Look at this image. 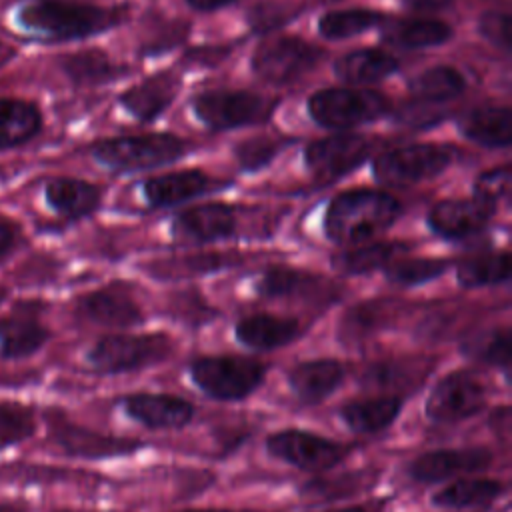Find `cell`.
Here are the masks:
<instances>
[{
    "label": "cell",
    "instance_id": "53",
    "mask_svg": "<svg viewBox=\"0 0 512 512\" xmlns=\"http://www.w3.org/2000/svg\"><path fill=\"white\" fill-rule=\"evenodd\" d=\"M184 512H228V510H184Z\"/></svg>",
    "mask_w": 512,
    "mask_h": 512
},
{
    "label": "cell",
    "instance_id": "32",
    "mask_svg": "<svg viewBox=\"0 0 512 512\" xmlns=\"http://www.w3.org/2000/svg\"><path fill=\"white\" fill-rule=\"evenodd\" d=\"M324 278L292 268H270L258 282L256 290L266 298L312 296L320 290Z\"/></svg>",
    "mask_w": 512,
    "mask_h": 512
},
{
    "label": "cell",
    "instance_id": "36",
    "mask_svg": "<svg viewBox=\"0 0 512 512\" xmlns=\"http://www.w3.org/2000/svg\"><path fill=\"white\" fill-rule=\"evenodd\" d=\"M62 66H64V72L76 84H82V86L108 82L116 78L122 70L100 50H84V52L70 54L64 58Z\"/></svg>",
    "mask_w": 512,
    "mask_h": 512
},
{
    "label": "cell",
    "instance_id": "9",
    "mask_svg": "<svg viewBox=\"0 0 512 512\" xmlns=\"http://www.w3.org/2000/svg\"><path fill=\"white\" fill-rule=\"evenodd\" d=\"M322 58V50L296 38L264 40L252 54V70L272 84H290L308 74Z\"/></svg>",
    "mask_w": 512,
    "mask_h": 512
},
{
    "label": "cell",
    "instance_id": "15",
    "mask_svg": "<svg viewBox=\"0 0 512 512\" xmlns=\"http://www.w3.org/2000/svg\"><path fill=\"white\" fill-rule=\"evenodd\" d=\"M124 410L136 422L156 430L182 428L194 418V406L172 394H132L124 398Z\"/></svg>",
    "mask_w": 512,
    "mask_h": 512
},
{
    "label": "cell",
    "instance_id": "17",
    "mask_svg": "<svg viewBox=\"0 0 512 512\" xmlns=\"http://www.w3.org/2000/svg\"><path fill=\"white\" fill-rule=\"evenodd\" d=\"M236 228L234 210L226 204L208 202L192 206L178 214L174 222V232L198 242H210L232 236Z\"/></svg>",
    "mask_w": 512,
    "mask_h": 512
},
{
    "label": "cell",
    "instance_id": "18",
    "mask_svg": "<svg viewBox=\"0 0 512 512\" xmlns=\"http://www.w3.org/2000/svg\"><path fill=\"white\" fill-rule=\"evenodd\" d=\"M80 312L88 320L110 328H128L142 322L140 306L128 292L118 288H104L84 296L80 300Z\"/></svg>",
    "mask_w": 512,
    "mask_h": 512
},
{
    "label": "cell",
    "instance_id": "39",
    "mask_svg": "<svg viewBox=\"0 0 512 512\" xmlns=\"http://www.w3.org/2000/svg\"><path fill=\"white\" fill-rule=\"evenodd\" d=\"M390 316L386 302H364L350 310L340 326V336L348 340L364 338L384 326V320Z\"/></svg>",
    "mask_w": 512,
    "mask_h": 512
},
{
    "label": "cell",
    "instance_id": "38",
    "mask_svg": "<svg viewBox=\"0 0 512 512\" xmlns=\"http://www.w3.org/2000/svg\"><path fill=\"white\" fill-rule=\"evenodd\" d=\"M464 352L472 358H478L486 364H492L504 372L510 368V332L492 330L482 336H476L464 344Z\"/></svg>",
    "mask_w": 512,
    "mask_h": 512
},
{
    "label": "cell",
    "instance_id": "49",
    "mask_svg": "<svg viewBox=\"0 0 512 512\" xmlns=\"http://www.w3.org/2000/svg\"><path fill=\"white\" fill-rule=\"evenodd\" d=\"M190 8L198 10V12H212V10H218V8H224V6H230L238 0H186Z\"/></svg>",
    "mask_w": 512,
    "mask_h": 512
},
{
    "label": "cell",
    "instance_id": "6",
    "mask_svg": "<svg viewBox=\"0 0 512 512\" xmlns=\"http://www.w3.org/2000/svg\"><path fill=\"white\" fill-rule=\"evenodd\" d=\"M172 354L166 334H114L100 338L88 352L90 364L100 372H128L154 366Z\"/></svg>",
    "mask_w": 512,
    "mask_h": 512
},
{
    "label": "cell",
    "instance_id": "13",
    "mask_svg": "<svg viewBox=\"0 0 512 512\" xmlns=\"http://www.w3.org/2000/svg\"><path fill=\"white\" fill-rule=\"evenodd\" d=\"M496 204L470 198V200H440L428 212V226L442 238L462 240L480 232L492 218Z\"/></svg>",
    "mask_w": 512,
    "mask_h": 512
},
{
    "label": "cell",
    "instance_id": "25",
    "mask_svg": "<svg viewBox=\"0 0 512 512\" xmlns=\"http://www.w3.org/2000/svg\"><path fill=\"white\" fill-rule=\"evenodd\" d=\"M46 200L56 212L70 218H78L98 208L100 190L84 180L56 178L46 186Z\"/></svg>",
    "mask_w": 512,
    "mask_h": 512
},
{
    "label": "cell",
    "instance_id": "37",
    "mask_svg": "<svg viewBox=\"0 0 512 512\" xmlns=\"http://www.w3.org/2000/svg\"><path fill=\"white\" fill-rule=\"evenodd\" d=\"M446 268H448V262L440 258L394 260L386 266V278L400 286H416L442 276Z\"/></svg>",
    "mask_w": 512,
    "mask_h": 512
},
{
    "label": "cell",
    "instance_id": "42",
    "mask_svg": "<svg viewBox=\"0 0 512 512\" xmlns=\"http://www.w3.org/2000/svg\"><path fill=\"white\" fill-rule=\"evenodd\" d=\"M278 154V142L268 136L248 138L234 148V156L242 170H260Z\"/></svg>",
    "mask_w": 512,
    "mask_h": 512
},
{
    "label": "cell",
    "instance_id": "40",
    "mask_svg": "<svg viewBox=\"0 0 512 512\" xmlns=\"http://www.w3.org/2000/svg\"><path fill=\"white\" fill-rule=\"evenodd\" d=\"M34 430L32 412L14 402H0V448L28 438Z\"/></svg>",
    "mask_w": 512,
    "mask_h": 512
},
{
    "label": "cell",
    "instance_id": "1",
    "mask_svg": "<svg viewBox=\"0 0 512 512\" xmlns=\"http://www.w3.org/2000/svg\"><path fill=\"white\" fill-rule=\"evenodd\" d=\"M400 212V202L382 190H346L330 202L324 230L332 242L358 244L390 228Z\"/></svg>",
    "mask_w": 512,
    "mask_h": 512
},
{
    "label": "cell",
    "instance_id": "30",
    "mask_svg": "<svg viewBox=\"0 0 512 512\" xmlns=\"http://www.w3.org/2000/svg\"><path fill=\"white\" fill-rule=\"evenodd\" d=\"M502 492V484L498 480L488 478H466L456 480L442 490H438L432 496L434 506L450 508V510H462V508H474L492 502Z\"/></svg>",
    "mask_w": 512,
    "mask_h": 512
},
{
    "label": "cell",
    "instance_id": "24",
    "mask_svg": "<svg viewBox=\"0 0 512 512\" xmlns=\"http://www.w3.org/2000/svg\"><path fill=\"white\" fill-rule=\"evenodd\" d=\"M398 62L392 54L376 48H360L334 62V74L350 84H372L392 76Z\"/></svg>",
    "mask_w": 512,
    "mask_h": 512
},
{
    "label": "cell",
    "instance_id": "14",
    "mask_svg": "<svg viewBox=\"0 0 512 512\" xmlns=\"http://www.w3.org/2000/svg\"><path fill=\"white\" fill-rule=\"evenodd\" d=\"M492 464V452L480 446L434 450L414 458L408 472L418 482H440L462 474L482 472Z\"/></svg>",
    "mask_w": 512,
    "mask_h": 512
},
{
    "label": "cell",
    "instance_id": "16",
    "mask_svg": "<svg viewBox=\"0 0 512 512\" xmlns=\"http://www.w3.org/2000/svg\"><path fill=\"white\" fill-rule=\"evenodd\" d=\"M178 86L180 80L174 72H158L126 90L120 96V102L140 122H152L170 106L178 94Z\"/></svg>",
    "mask_w": 512,
    "mask_h": 512
},
{
    "label": "cell",
    "instance_id": "46",
    "mask_svg": "<svg viewBox=\"0 0 512 512\" xmlns=\"http://www.w3.org/2000/svg\"><path fill=\"white\" fill-rule=\"evenodd\" d=\"M438 106H432V104H424V102H410L406 104L404 108L398 110L396 118L398 122L402 124H408V126H430V124H436L440 122V118L444 116L440 110H436Z\"/></svg>",
    "mask_w": 512,
    "mask_h": 512
},
{
    "label": "cell",
    "instance_id": "48",
    "mask_svg": "<svg viewBox=\"0 0 512 512\" xmlns=\"http://www.w3.org/2000/svg\"><path fill=\"white\" fill-rule=\"evenodd\" d=\"M402 2L416 12H440L452 6L454 0H402Z\"/></svg>",
    "mask_w": 512,
    "mask_h": 512
},
{
    "label": "cell",
    "instance_id": "2",
    "mask_svg": "<svg viewBox=\"0 0 512 512\" xmlns=\"http://www.w3.org/2000/svg\"><path fill=\"white\" fill-rule=\"evenodd\" d=\"M120 20L122 10H108L68 0H36L20 10V22L26 30L52 40L92 36L116 26Z\"/></svg>",
    "mask_w": 512,
    "mask_h": 512
},
{
    "label": "cell",
    "instance_id": "12",
    "mask_svg": "<svg viewBox=\"0 0 512 512\" xmlns=\"http://www.w3.org/2000/svg\"><path fill=\"white\" fill-rule=\"evenodd\" d=\"M370 140L360 134H336L314 140L304 152L306 166L322 180L356 170L370 156Z\"/></svg>",
    "mask_w": 512,
    "mask_h": 512
},
{
    "label": "cell",
    "instance_id": "19",
    "mask_svg": "<svg viewBox=\"0 0 512 512\" xmlns=\"http://www.w3.org/2000/svg\"><path fill=\"white\" fill-rule=\"evenodd\" d=\"M342 380H344V366L328 358L300 362L288 374L292 392L302 402H308V404L322 402L342 384Z\"/></svg>",
    "mask_w": 512,
    "mask_h": 512
},
{
    "label": "cell",
    "instance_id": "5",
    "mask_svg": "<svg viewBox=\"0 0 512 512\" xmlns=\"http://www.w3.org/2000/svg\"><path fill=\"white\" fill-rule=\"evenodd\" d=\"M194 384L216 400H242L264 380L266 366L238 356H204L190 364Z\"/></svg>",
    "mask_w": 512,
    "mask_h": 512
},
{
    "label": "cell",
    "instance_id": "33",
    "mask_svg": "<svg viewBox=\"0 0 512 512\" xmlns=\"http://www.w3.org/2000/svg\"><path fill=\"white\" fill-rule=\"evenodd\" d=\"M404 250L406 246L398 242H376L362 248L346 250L334 256L332 262H334V268L346 274H368L378 268H386Z\"/></svg>",
    "mask_w": 512,
    "mask_h": 512
},
{
    "label": "cell",
    "instance_id": "10",
    "mask_svg": "<svg viewBox=\"0 0 512 512\" xmlns=\"http://www.w3.org/2000/svg\"><path fill=\"white\" fill-rule=\"evenodd\" d=\"M486 396V382L478 374L456 370L432 388L426 400V416L438 424H454L480 412Z\"/></svg>",
    "mask_w": 512,
    "mask_h": 512
},
{
    "label": "cell",
    "instance_id": "52",
    "mask_svg": "<svg viewBox=\"0 0 512 512\" xmlns=\"http://www.w3.org/2000/svg\"><path fill=\"white\" fill-rule=\"evenodd\" d=\"M330 512H366L362 506H352V508H340V510H330Z\"/></svg>",
    "mask_w": 512,
    "mask_h": 512
},
{
    "label": "cell",
    "instance_id": "29",
    "mask_svg": "<svg viewBox=\"0 0 512 512\" xmlns=\"http://www.w3.org/2000/svg\"><path fill=\"white\" fill-rule=\"evenodd\" d=\"M454 30L450 24L432 18L402 20L384 32L386 42L402 48H430L440 46L452 38Z\"/></svg>",
    "mask_w": 512,
    "mask_h": 512
},
{
    "label": "cell",
    "instance_id": "26",
    "mask_svg": "<svg viewBox=\"0 0 512 512\" xmlns=\"http://www.w3.org/2000/svg\"><path fill=\"white\" fill-rule=\"evenodd\" d=\"M466 90L464 76L452 66H434L410 80V94L416 102L440 106Z\"/></svg>",
    "mask_w": 512,
    "mask_h": 512
},
{
    "label": "cell",
    "instance_id": "50",
    "mask_svg": "<svg viewBox=\"0 0 512 512\" xmlns=\"http://www.w3.org/2000/svg\"><path fill=\"white\" fill-rule=\"evenodd\" d=\"M14 242V230L10 224L0 220V256H4Z\"/></svg>",
    "mask_w": 512,
    "mask_h": 512
},
{
    "label": "cell",
    "instance_id": "8",
    "mask_svg": "<svg viewBox=\"0 0 512 512\" xmlns=\"http://www.w3.org/2000/svg\"><path fill=\"white\" fill-rule=\"evenodd\" d=\"M452 162V150L438 144H410L380 154L374 160V176L388 186H410L434 178Z\"/></svg>",
    "mask_w": 512,
    "mask_h": 512
},
{
    "label": "cell",
    "instance_id": "31",
    "mask_svg": "<svg viewBox=\"0 0 512 512\" xmlns=\"http://www.w3.org/2000/svg\"><path fill=\"white\" fill-rule=\"evenodd\" d=\"M40 124V112L32 104L0 98V146L30 140L40 130Z\"/></svg>",
    "mask_w": 512,
    "mask_h": 512
},
{
    "label": "cell",
    "instance_id": "4",
    "mask_svg": "<svg viewBox=\"0 0 512 512\" xmlns=\"http://www.w3.org/2000/svg\"><path fill=\"white\" fill-rule=\"evenodd\" d=\"M184 140L172 134H140L102 140L94 146V158L116 172H136L182 158Z\"/></svg>",
    "mask_w": 512,
    "mask_h": 512
},
{
    "label": "cell",
    "instance_id": "21",
    "mask_svg": "<svg viewBox=\"0 0 512 512\" xmlns=\"http://www.w3.org/2000/svg\"><path fill=\"white\" fill-rule=\"evenodd\" d=\"M458 128L476 144L504 148L512 142V112L506 106H480L464 114Z\"/></svg>",
    "mask_w": 512,
    "mask_h": 512
},
{
    "label": "cell",
    "instance_id": "45",
    "mask_svg": "<svg viewBox=\"0 0 512 512\" xmlns=\"http://www.w3.org/2000/svg\"><path fill=\"white\" fill-rule=\"evenodd\" d=\"M364 482V478L360 474H348V476H338V478H330V480H318V482H312L306 486V494H312V496H322V498H342V494H348L344 490V486L352 488V490H358L360 484Z\"/></svg>",
    "mask_w": 512,
    "mask_h": 512
},
{
    "label": "cell",
    "instance_id": "28",
    "mask_svg": "<svg viewBox=\"0 0 512 512\" xmlns=\"http://www.w3.org/2000/svg\"><path fill=\"white\" fill-rule=\"evenodd\" d=\"M58 440L68 452L78 456H88V458L120 456V454L134 452L140 446L134 440L114 438V436L98 434V432L76 428V426H62L58 430Z\"/></svg>",
    "mask_w": 512,
    "mask_h": 512
},
{
    "label": "cell",
    "instance_id": "43",
    "mask_svg": "<svg viewBox=\"0 0 512 512\" xmlns=\"http://www.w3.org/2000/svg\"><path fill=\"white\" fill-rule=\"evenodd\" d=\"M510 180H512L510 166H498V168L482 172L476 178L474 192H476L478 198L496 204V200H500V198H504L508 194Z\"/></svg>",
    "mask_w": 512,
    "mask_h": 512
},
{
    "label": "cell",
    "instance_id": "20",
    "mask_svg": "<svg viewBox=\"0 0 512 512\" xmlns=\"http://www.w3.org/2000/svg\"><path fill=\"white\" fill-rule=\"evenodd\" d=\"M210 188L212 180L202 170H180L148 178L144 182V196L154 208H166L196 198Z\"/></svg>",
    "mask_w": 512,
    "mask_h": 512
},
{
    "label": "cell",
    "instance_id": "34",
    "mask_svg": "<svg viewBox=\"0 0 512 512\" xmlns=\"http://www.w3.org/2000/svg\"><path fill=\"white\" fill-rule=\"evenodd\" d=\"M456 276L464 288L502 284L510 278V254L498 252L470 258L458 266Z\"/></svg>",
    "mask_w": 512,
    "mask_h": 512
},
{
    "label": "cell",
    "instance_id": "3",
    "mask_svg": "<svg viewBox=\"0 0 512 512\" xmlns=\"http://www.w3.org/2000/svg\"><path fill=\"white\" fill-rule=\"evenodd\" d=\"M390 100L376 90L326 88L310 96L308 114L318 126L346 130L384 116Z\"/></svg>",
    "mask_w": 512,
    "mask_h": 512
},
{
    "label": "cell",
    "instance_id": "7",
    "mask_svg": "<svg viewBox=\"0 0 512 512\" xmlns=\"http://www.w3.org/2000/svg\"><path fill=\"white\" fill-rule=\"evenodd\" d=\"M274 102L244 90H212L194 100V114L202 124L214 130H230L266 122Z\"/></svg>",
    "mask_w": 512,
    "mask_h": 512
},
{
    "label": "cell",
    "instance_id": "23",
    "mask_svg": "<svg viewBox=\"0 0 512 512\" xmlns=\"http://www.w3.org/2000/svg\"><path fill=\"white\" fill-rule=\"evenodd\" d=\"M402 410V398L396 394L352 400L340 408L344 424L358 434H376L388 428Z\"/></svg>",
    "mask_w": 512,
    "mask_h": 512
},
{
    "label": "cell",
    "instance_id": "47",
    "mask_svg": "<svg viewBox=\"0 0 512 512\" xmlns=\"http://www.w3.org/2000/svg\"><path fill=\"white\" fill-rule=\"evenodd\" d=\"M286 6H278V4H260L254 6L250 12V24L252 30L258 32H266L270 28L282 26V22L288 18V12L284 10Z\"/></svg>",
    "mask_w": 512,
    "mask_h": 512
},
{
    "label": "cell",
    "instance_id": "41",
    "mask_svg": "<svg viewBox=\"0 0 512 512\" xmlns=\"http://www.w3.org/2000/svg\"><path fill=\"white\" fill-rule=\"evenodd\" d=\"M418 368L402 364V362H382L376 366H370L364 374V384L376 386V388H402V386H414L420 378L416 376Z\"/></svg>",
    "mask_w": 512,
    "mask_h": 512
},
{
    "label": "cell",
    "instance_id": "44",
    "mask_svg": "<svg viewBox=\"0 0 512 512\" xmlns=\"http://www.w3.org/2000/svg\"><path fill=\"white\" fill-rule=\"evenodd\" d=\"M478 24L484 38L506 52L510 50V14L506 10H488L482 14Z\"/></svg>",
    "mask_w": 512,
    "mask_h": 512
},
{
    "label": "cell",
    "instance_id": "35",
    "mask_svg": "<svg viewBox=\"0 0 512 512\" xmlns=\"http://www.w3.org/2000/svg\"><path fill=\"white\" fill-rule=\"evenodd\" d=\"M382 14L366 8L332 10L318 20V32L328 40H344L362 34L382 22Z\"/></svg>",
    "mask_w": 512,
    "mask_h": 512
},
{
    "label": "cell",
    "instance_id": "27",
    "mask_svg": "<svg viewBox=\"0 0 512 512\" xmlns=\"http://www.w3.org/2000/svg\"><path fill=\"white\" fill-rule=\"evenodd\" d=\"M48 338L46 328L30 312H14L0 320V346L10 358L28 356Z\"/></svg>",
    "mask_w": 512,
    "mask_h": 512
},
{
    "label": "cell",
    "instance_id": "51",
    "mask_svg": "<svg viewBox=\"0 0 512 512\" xmlns=\"http://www.w3.org/2000/svg\"><path fill=\"white\" fill-rule=\"evenodd\" d=\"M0 512H22V508L14 504H0Z\"/></svg>",
    "mask_w": 512,
    "mask_h": 512
},
{
    "label": "cell",
    "instance_id": "54",
    "mask_svg": "<svg viewBox=\"0 0 512 512\" xmlns=\"http://www.w3.org/2000/svg\"><path fill=\"white\" fill-rule=\"evenodd\" d=\"M66 512H70V510H66Z\"/></svg>",
    "mask_w": 512,
    "mask_h": 512
},
{
    "label": "cell",
    "instance_id": "11",
    "mask_svg": "<svg viewBox=\"0 0 512 512\" xmlns=\"http://www.w3.org/2000/svg\"><path fill=\"white\" fill-rule=\"evenodd\" d=\"M266 446L278 460L310 472L334 468L350 452V446L306 430H280L266 440Z\"/></svg>",
    "mask_w": 512,
    "mask_h": 512
},
{
    "label": "cell",
    "instance_id": "22",
    "mask_svg": "<svg viewBox=\"0 0 512 512\" xmlns=\"http://www.w3.org/2000/svg\"><path fill=\"white\" fill-rule=\"evenodd\" d=\"M300 334V324L292 318L254 314L236 324V338L252 350H274L290 344Z\"/></svg>",
    "mask_w": 512,
    "mask_h": 512
}]
</instances>
